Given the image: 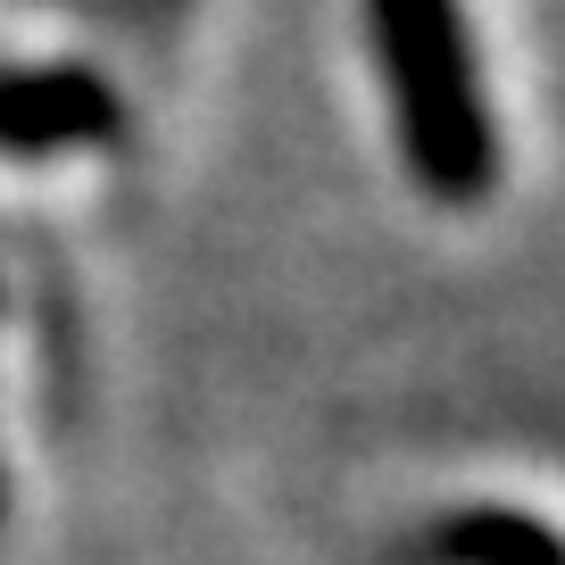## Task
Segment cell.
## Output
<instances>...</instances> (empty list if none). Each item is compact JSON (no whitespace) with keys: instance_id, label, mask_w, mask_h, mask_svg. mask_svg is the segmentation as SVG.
Instances as JSON below:
<instances>
[{"instance_id":"7a4b0ae2","label":"cell","mask_w":565,"mask_h":565,"mask_svg":"<svg viewBox=\"0 0 565 565\" xmlns=\"http://www.w3.org/2000/svg\"><path fill=\"white\" fill-rule=\"evenodd\" d=\"M125 134V100L100 67L58 58V67H0V159H58V150H100Z\"/></svg>"},{"instance_id":"3957f363","label":"cell","mask_w":565,"mask_h":565,"mask_svg":"<svg viewBox=\"0 0 565 565\" xmlns=\"http://www.w3.org/2000/svg\"><path fill=\"white\" fill-rule=\"evenodd\" d=\"M433 548L441 565H557V532L524 508H458Z\"/></svg>"},{"instance_id":"5b68a950","label":"cell","mask_w":565,"mask_h":565,"mask_svg":"<svg viewBox=\"0 0 565 565\" xmlns=\"http://www.w3.org/2000/svg\"><path fill=\"white\" fill-rule=\"evenodd\" d=\"M0 499H9V482H0Z\"/></svg>"},{"instance_id":"6da1fadb","label":"cell","mask_w":565,"mask_h":565,"mask_svg":"<svg viewBox=\"0 0 565 565\" xmlns=\"http://www.w3.org/2000/svg\"><path fill=\"white\" fill-rule=\"evenodd\" d=\"M366 34L391 84L407 183L441 209H475L499 183V125L482 100L466 9L458 0H366Z\"/></svg>"},{"instance_id":"277c9868","label":"cell","mask_w":565,"mask_h":565,"mask_svg":"<svg viewBox=\"0 0 565 565\" xmlns=\"http://www.w3.org/2000/svg\"><path fill=\"white\" fill-rule=\"evenodd\" d=\"M117 9H125V25H134L141 42H167L175 18H183V0H117Z\"/></svg>"}]
</instances>
